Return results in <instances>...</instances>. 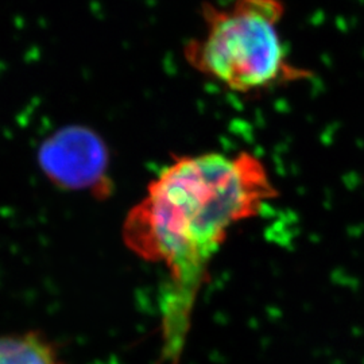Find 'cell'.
<instances>
[{
    "label": "cell",
    "mask_w": 364,
    "mask_h": 364,
    "mask_svg": "<svg viewBox=\"0 0 364 364\" xmlns=\"http://www.w3.org/2000/svg\"><path fill=\"white\" fill-rule=\"evenodd\" d=\"M278 196L259 156L208 151L174 156L123 223V242L168 272L161 301V362L180 364L213 255L235 225Z\"/></svg>",
    "instance_id": "cell-1"
},
{
    "label": "cell",
    "mask_w": 364,
    "mask_h": 364,
    "mask_svg": "<svg viewBox=\"0 0 364 364\" xmlns=\"http://www.w3.org/2000/svg\"><path fill=\"white\" fill-rule=\"evenodd\" d=\"M285 14L282 0L204 3V33L183 46V58L200 75L236 93L308 80L312 72L289 58L279 28Z\"/></svg>",
    "instance_id": "cell-2"
},
{
    "label": "cell",
    "mask_w": 364,
    "mask_h": 364,
    "mask_svg": "<svg viewBox=\"0 0 364 364\" xmlns=\"http://www.w3.org/2000/svg\"><path fill=\"white\" fill-rule=\"evenodd\" d=\"M39 166L50 181L69 191L105 192L109 156L105 141L84 126H66L43 141Z\"/></svg>",
    "instance_id": "cell-3"
},
{
    "label": "cell",
    "mask_w": 364,
    "mask_h": 364,
    "mask_svg": "<svg viewBox=\"0 0 364 364\" xmlns=\"http://www.w3.org/2000/svg\"><path fill=\"white\" fill-rule=\"evenodd\" d=\"M0 364H68L58 344L39 329L0 332Z\"/></svg>",
    "instance_id": "cell-4"
}]
</instances>
